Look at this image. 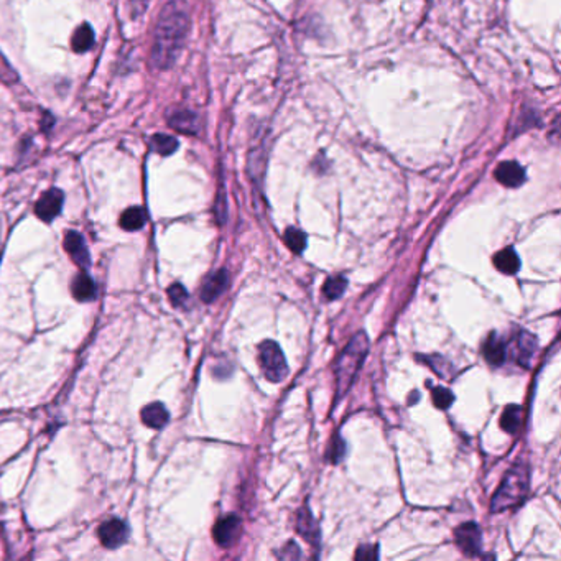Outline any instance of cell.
<instances>
[{
	"instance_id": "cell-1",
	"label": "cell",
	"mask_w": 561,
	"mask_h": 561,
	"mask_svg": "<svg viewBox=\"0 0 561 561\" xmlns=\"http://www.w3.org/2000/svg\"><path fill=\"white\" fill-rule=\"evenodd\" d=\"M190 10L185 0H170L162 8L157 20L152 44V66L155 69H170L176 63L190 33Z\"/></svg>"
},
{
	"instance_id": "cell-2",
	"label": "cell",
	"mask_w": 561,
	"mask_h": 561,
	"mask_svg": "<svg viewBox=\"0 0 561 561\" xmlns=\"http://www.w3.org/2000/svg\"><path fill=\"white\" fill-rule=\"evenodd\" d=\"M369 351V339L364 332H359L352 337V341L347 344V347L342 351V354L337 359L336 366V377H337V397L346 394L349 385L354 380L356 372L359 370V367L367 356Z\"/></svg>"
},
{
	"instance_id": "cell-3",
	"label": "cell",
	"mask_w": 561,
	"mask_h": 561,
	"mask_svg": "<svg viewBox=\"0 0 561 561\" xmlns=\"http://www.w3.org/2000/svg\"><path fill=\"white\" fill-rule=\"evenodd\" d=\"M529 489V473L524 466H515L509 471L497 493L494 494L490 509L493 512H502V510L512 509L525 499Z\"/></svg>"
},
{
	"instance_id": "cell-4",
	"label": "cell",
	"mask_w": 561,
	"mask_h": 561,
	"mask_svg": "<svg viewBox=\"0 0 561 561\" xmlns=\"http://www.w3.org/2000/svg\"><path fill=\"white\" fill-rule=\"evenodd\" d=\"M259 362L265 379L279 384L288 375L286 359L275 341H264L259 346Z\"/></svg>"
},
{
	"instance_id": "cell-5",
	"label": "cell",
	"mask_w": 561,
	"mask_h": 561,
	"mask_svg": "<svg viewBox=\"0 0 561 561\" xmlns=\"http://www.w3.org/2000/svg\"><path fill=\"white\" fill-rule=\"evenodd\" d=\"M454 542L466 557H479L483 548V533L476 524H463L454 530Z\"/></svg>"
},
{
	"instance_id": "cell-6",
	"label": "cell",
	"mask_w": 561,
	"mask_h": 561,
	"mask_svg": "<svg viewBox=\"0 0 561 561\" xmlns=\"http://www.w3.org/2000/svg\"><path fill=\"white\" fill-rule=\"evenodd\" d=\"M99 540L106 548H117L122 543H126L128 537V527L127 524L121 519H111L106 520L97 530Z\"/></svg>"
},
{
	"instance_id": "cell-7",
	"label": "cell",
	"mask_w": 561,
	"mask_h": 561,
	"mask_svg": "<svg viewBox=\"0 0 561 561\" xmlns=\"http://www.w3.org/2000/svg\"><path fill=\"white\" fill-rule=\"evenodd\" d=\"M63 203H64L63 191L56 190V188H52V190L43 193L42 198H40L37 206H35V212H37V216L42 221L52 222L54 217L61 212Z\"/></svg>"
},
{
	"instance_id": "cell-8",
	"label": "cell",
	"mask_w": 561,
	"mask_h": 561,
	"mask_svg": "<svg viewBox=\"0 0 561 561\" xmlns=\"http://www.w3.org/2000/svg\"><path fill=\"white\" fill-rule=\"evenodd\" d=\"M241 530V520L237 515H226V517L219 519L212 529V537H215V542L219 545V547L227 548L232 542L237 538V533Z\"/></svg>"
},
{
	"instance_id": "cell-9",
	"label": "cell",
	"mask_w": 561,
	"mask_h": 561,
	"mask_svg": "<svg viewBox=\"0 0 561 561\" xmlns=\"http://www.w3.org/2000/svg\"><path fill=\"white\" fill-rule=\"evenodd\" d=\"M64 251L68 252L69 257L83 269H86L91 264V255H89L86 241L76 231H69L64 236Z\"/></svg>"
},
{
	"instance_id": "cell-10",
	"label": "cell",
	"mask_w": 561,
	"mask_h": 561,
	"mask_svg": "<svg viewBox=\"0 0 561 561\" xmlns=\"http://www.w3.org/2000/svg\"><path fill=\"white\" fill-rule=\"evenodd\" d=\"M227 285H229V274L224 269L215 272L203 283L201 300L205 303L216 301L227 290Z\"/></svg>"
},
{
	"instance_id": "cell-11",
	"label": "cell",
	"mask_w": 561,
	"mask_h": 561,
	"mask_svg": "<svg viewBox=\"0 0 561 561\" xmlns=\"http://www.w3.org/2000/svg\"><path fill=\"white\" fill-rule=\"evenodd\" d=\"M537 349H538L537 337H535L533 334H530V332H527V331L519 332L517 346H515V359H517L520 366H524L525 369H529L530 364H532V359H533Z\"/></svg>"
},
{
	"instance_id": "cell-12",
	"label": "cell",
	"mask_w": 561,
	"mask_h": 561,
	"mask_svg": "<svg viewBox=\"0 0 561 561\" xmlns=\"http://www.w3.org/2000/svg\"><path fill=\"white\" fill-rule=\"evenodd\" d=\"M495 180L507 188H517L525 181V170L517 162H504L495 170Z\"/></svg>"
},
{
	"instance_id": "cell-13",
	"label": "cell",
	"mask_w": 561,
	"mask_h": 561,
	"mask_svg": "<svg viewBox=\"0 0 561 561\" xmlns=\"http://www.w3.org/2000/svg\"><path fill=\"white\" fill-rule=\"evenodd\" d=\"M483 354L490 366H502L507 359V346L495 332H490L484 341Z\"/></svg>"
},
{
	"instance_id": "cell-14",
	"label": "cell",
	"mask_w": 561,
	"mask_h": 561,
	"mask_svg": "<svg viewBox=\"0 0 561 561\" xmlns=\"http://www.w3.org/2000/svg\"><path fill=\"white\" fill-rule=\"evenodd\" d=\"M168 420H170V414H168L167 406L160 404V402H153V404L142 409V421L148 428L160 430L168 423Z\"/></svg>"
},
{
	"instance_id": "cell-15",
	"label": "cell",
	"mask_w": 561,
	"mask_h": 561,
	"mask_svg": "<svg viewBox=\"0 0 561 561\" xmlns=\"http://www.w3.org/2000/svg\"><path fill=\"white\" fill-rule=\"evenodd\" d=\"M170 126L175 128V131L181 133H188V135H195V133L200 132V119H198L196 114H193L191 111H176L173 112L170 119H168Z\"/></svg>"
},
{
	"instance_id": "cell-16",
	"label": "cell",
	"mask_w": 561,
	"mask_h": 561,
	"mask_svg": "<svg viewBox=\"0 0 561 561\" xmlns=\"http://www.w3.org/2000/svg\"><path fill=\"white\" fill-rule=\"evenodd\" d=\"M71 291H73V296L76 298L78 301H83V303L91 301L97 295L96 282H94L91 277L83 272V274H79L76 279L73 280Z\"/></svg>"
},
{
	"instance_id": "cell-17",
	"label": "cell",
	"mask_w": 561,
	"mask_h": 561,
	"mask_svg": "<svg viewBox=\"0 0 561 561\" xmlns=\"http://www.w3.org/2000/svg\"><path fill=\"white\" fill-rule=\"evenodd\" d=\"M296 530L306 542L318 543V540H320V529H318L315 519H313L311 512L306 507L301 509L300 514H298Z\"/></svg>"
},
{
	"instance_id": "cell-18",
	"label": "cell",
	"mask_w": 561,
	"mask_h": 561,
	"mask_svg": "<svg viewBox=\"0 0 561 561\" xmlns=\"http://www.w3.org/2000/svg\"><path fill=\"white\" fill-rule=\"evenodd\" d=\"M494 265L497 267L502 274L514 275V274H517L520 269V259H519L517 252H515L512 247H509V249L500 251L494 255Z\"/></svg>"
},
{
	"instance_id": "cell-19",
	"label": "cell",
	"mask_w": 561,
	"mask_h": 561,
	"mask_svg": "<svg viewBox=\"0 0 561 561\" xmlns=\"http://www.w3.org/2000/svg\"><path fill=\"white\" fill-rule=\"evenodd\" d=\"M524 423V409L520 405H509L500 416V426L504 431L514 435L520 430Z\"/></svg>"
},
{
	"instance_id": "cell-20",
	"label": "cell",
	"mask_w": 561,
	"mask_h": 561,
	"mask_svg": "<svg viewBox=\"0 0 561 561\" xmlns=\"http://www.w3.org/2000/svg\"><path fill=\"white\" fill-rule=\"evenodd\" d=\"M147 216L142 207H128L121 216V227L126 231H138L145 226Z\"/></svg>"
},
{
	"instance_id": "cell-21",
	"label": "cell",
	"mask_w": 561,
	"mask_h": 561,
	"mask_svg": "<svg viewBox=\"0 0 561 561\" xmlns=\"http://www.w3.org/2000/svg\"><path fill=\"white\" fill-rule=\"evenodd\" d=\"M94 44V32L88 23H83L81 27H78L76 32L73 35V49L76 53L88 52Z\"/></svg>"
},
{
	"instance_id": "cell-22",
	"label": "cell",
	"mask_w": 561,
	"mask_h": 561,
	"mask_svg": "<svg viewBox=\"0 0 561 561\" xmlns=\"http://www.w3.org/2000/svg\"><path fill=\"white\" fill-rule=\"evenodd\" d=\"M346 288H347V280L344 277L341 275L330 277V279L325 282V285H322V296H325L327 301H334L337 298L344 295Z\"/></svg>"
},
{
	"instance_id": "cell-23",
	"label": "cell",
	"mask_w": 561,
	"mask_h": 561,
	"mask_svg": "<svg viewBox=\"0 0 561 561\" xmlns=\"http://www.w3.org/2000/svg\"><path fill=\"white\" fill-rule=\"evenodd\" d=\"M283 241H285L288 249L295 252V254H301L306 249V234L301 229H296V227H288L285 234H283Z\"/></svg>"
},
{
	"instance_id": "cell-24",
	"label": "cell",
	"mask_w": 561,
	"mask_h": 561,
	"mask_svg": "<svg viewBox=\"0 0 561 561\" xmlns=\"http://www.w3.org/2000/svg\"><path fill=\"white\" fill-rule=\"evenodd\" d=\"M150 145L153 150L157 153H160V155L167 157V155H171L173 152H176L178 148V140L173 135H165V133H157L155 137H152L150 140Z\"/></svg>"
},
{
	"instance_id": "cell-25",
	"label": "cell",
	"mask_w": 561,
	"mask_h": 561,
	"mask_svg": "<svg viewBox=\"0 0 561 561\" xmlns=\"http://www.w3.org/2000/svg\"><path fill=\"white\" fill-rule=\"evenodd\" d=\"M431 397H433V404L438 406L441 410L450 409L454 402L453 392L445 389V387H433V392H431Z\"/></svg>"
},
{
	"instance_id": "cell-26",
	"label": "cell",
	"mask_w": 561,
	"mask_h": 561,
	"mask_svg": "<svg viewBox=\"0 0 561 561\" xmlns=\"http://www.w3.org/2000/svg\"><path fill=\"white\" fill-rule=\"evenodd\" d=\"M168 296H170L171 305L178 308L183 306L188 301V291L181 283H173V285L168 288Z\"/></svg>"
},
{
	"instance_id": "cell-27",
	"label": "cell",
	"mask_w": 561,
	"mask_h": 561,
	"mask_svg": "<svg viewBox=\"0 0 561 561\" xmlns=\"http://www.w3.org/2000/svg\"><path fill=\"white\" fill-rule=\"evenodd\" d=\"M344 453H346V445H344V441H342V438L341 436H336L334 440H332V443H331V446H330V451H327V461H330V463H339V461L342 459V456H344Z\"/></svg>"
},
{
	"instance_id": "cell-28",
	"label": "cell",
	"mask_w": 561,
	"mask_h": 561,
	"mask_svg": "<svg viewBox=\"0 0 561 561\" xmlns=\"http://www.w3.org/2000/svg\"><path fill=\"white\" fill-rule=\"evenodd\" d=\"M379 558V548L372 545H364L359 547L356 552V560H377Z\"/></svg>"
},
{
	"instance_id": "cell-29",
	"label": "cell",
	"mask_w": 561,
	"mask_h": 561,
	"mask_svg": "<svg viewBox=\"0 0 561 561\" xmlns=\"http://www.w3.org/2000/svg\"><path fill=\"white\" fill-rule=\"evenodd\" d=\"M128 4H131L132 17L137 18V17H140V15L148 8L150 0H128Z\"/></svg>"
},
{
	"instance_id": "cell-30",
	"label": "cell",
	"mask_w": 561,
	"mask_h": 561,
	"mask_svg": "<svg viewBox=\"0 0 561 561\" xmlns=\"http://www.w3.org/2000/svg\"><path fill=\"white\" fill-rule=\"evenodd\" d=\"M280 557L285 558V560H296V558L301 557V552H300V548H298L295 543L290 542V543L286 545V547H283V552L280 553Z\"/></svg>"
}]
</instances>
